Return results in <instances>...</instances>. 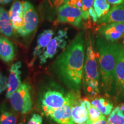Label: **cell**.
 Returning <instances> with one entry per match:
<instances>
[{"label":"cell","instance_id":"1","mask_svg":"<svg viewBox=\"0 0 124 124\" xmlns=\"http://www.w3.org/2000/svg\"><path fill=\"white\" fill-rule=\"evenodd\" d=\"M85 39V31L80 32L49 68L51 73L70 91H80L82 87Z\"/></svg>","mask_w":124,"mask_h":124},{"label":"cell","instance_id":"2","mask_svg":"<svg viewBox=\"0 0 124 124\" xmlns=\"http://www.w3.org/2000/svg\"><path fill=\"white\" fill-rule=\"evenodd\" d=\"M94 42L102 90L107 95H117L115 69L124 46L118 43L108 42L100 35H96Z\"/></svg>","mask_w":124,"mask_h":124},{"label":"cell","instance_id":"3","mask_svg":"<svg viewBox=\"0 0 124 124\" xmlns=\"http://www.w3.org/2000/svg\"><path fill=\"white\" fill-rule=\"evenodd\" d=\"M94 46L92 35L88 32L85 39L83 85L85 94L93 96L97 95L100 93V69Z\"/></svg>","mask_w":124,"mask_h":124},{"label":"cell","instance_id":"4","mask_svg":"<svg viewBox=\"0 0 124 124\" xmlns=\"http://www.w3.org/2000/svg\"><path fill=\"white\" fill-rule=\"evenodd\" d=\"M80 91H67L52 80L45 82L38 94V106L43 114L63 106Z\"/></svg>","mask_w":124,"mask_h":124},{"label":"cell","instance_id":"5","mask_svg":"<svg viewBox=\"0 0 124 124\" xmlns=\"http://www.w3.org/2000/svg\"><path fill=\"white\" fill-rule=\"evenodd\" d=\"M31 89L30 85L24 82L12 94L10 102L14 110L23 114L31 110L33 106Z\"/></svg>","mask_w":124,"mask_h":124},{"label":"cell","instance_id":"6","mask_svg":"<svg viewBox=\"0 0 124 124\" xmlns=\"http://www.w3.org/2000/svg\"><path fill=\"white\" fill-rule=\"evenodd\" d=\"M68 33L66 29H60L51 39L48 45L39 57L40 65H43L56 55L60 50H64L67 44Z\"/></svg>","mask_w":124,"mask_h":124},{"label":"cell","instance_id":"7","mask_svg":"<svg viewBox=\"0 0 124 124\" xmlns=\"http://www.w3.org/2000/svg\"><path fill=\"white\" fill-rule=\"evenodd\" d=\"M23 27L17 31L22 36H25L33 32L38 27L39 20L37 12L33 6L28 1L22 2Z\"/></svg>","mask_w":124,"mask_h":124},{"label":"cell","instance_id":"8","mask_svg":"<svg viewBox=\"0 0 124 124\" xmlns=\"http://www.w3.org/2000/svg\"><path fill=\"white\" fill-rule=\"evenodd\" d=\"M79 96L80 94L79 92L61 108L48 111L45 113V116L59 124H75L71 117L72 108L75 100Z\"/></svg>","mask_w":124,"mask_h":124},{"label":"cell","instance_id":"9","mask_svg":"<svg viewBox=\"0 0 124 124\" xmlns=\"http://www.w3.org/2000/svg\"><path fill=\"white\" fill-rule=\"evenodd\" d=\"M82 21V12L80 9L67 4H65L58 9L57 22L67 23L78 28H81Z\"/></svg>","mask_w":124,"mask_h":124},{"label":"cell","instance_id":"10","mask_svg":"<svg viewBox=\"0 0 124 124\" xmlns=\"http://www.w3.org/2000/svg\"><path fill=\"white\" fill-rule=\"evenodd\" d=\"M98 32L106 41L115 43L124 34V23H110L102 24L98 29Z\"/></svg>","mask_w":124,"mask_h":124},{"label":"cell","instance_id":"11","mask_svg":"<svg viewBox=\"0 0 124 124\" xmlns=\"http://www.w3.org/2000/svg\"><path fill=\"white\" fill-rule=\"evenodd\" d=\"M79 96L72 108L71 117L75 124L86 123L89 120V108L91 103L86 99H80Z\"/></svg>","mask_w":124,"mask_h":124},{"label":"cell","instance_id":"12","mask_svg":"<svg viewBox=\"0 0 124 124\" xmlns=\"http://www.w3.org/2000/svg\"><path fill=\"white\" fill-rule=\"evenodd\" d=\"M21 67H22V64L20 61L13 63L10 67L9 70V75L8 78L7 89L6 93V97L7 99H10L12 94L22 84L21 79Z\"/></svg>","mask_w":124,"mask_h":124},{"label":"cell","instance_id":"13","mask_svg":"<svg viewBox=\"0 0 124 124\" xmlns=\"http://www.w3.org/2000/svg\"><path fill=\"white\" fill-rule=\"evenodd\" d=\"M54 35V31L51 29H46L38 36L37 44L32 53V58L30 62V66L34 64L35 60L43 53L50 42Z\"/></svg>","mask_w":124,"mask_h":124},{"label":"cell","instance_id":"14","mask_svg":"<svg viewBox=\"0 0 124 124\" xmlns=\"http://www.w3.org/2000/svg\"><path fill=\"white\" fill-rule=\"evenodd\" d=\"M110 23H124V1L121 4L113 7L106 15L97 21V24L100 25Z\"/></svg>","mask_w":124,"mask_h":124},{"label":"cell","instance_id":"15","mask_svg":"<svg viewBox=\"0 0 124 124\" xmlns=\"http://www.w3.org/2000/svg\"><path fill=\"white\" fill-rule=\"evenodd\" d=\"M9 15L13 29L17 32L23 27L22 3L16 0L9 10Z\"/></svg>","mask_w":124,"mask_h":124},{"label":"cell","instance_id":"16","mask_svg":"<svg viewBox=\"0 0 124 124\" xmlns=\"http://www.w3.org/2000/svg\"><path fill=\"white\" fill-rule=\"evenodd\" d=\"M117 95H122L124 85V48L121 51L115 69Z\"/></svg>","mask_w":124,"mask_h":124},{"label":"cell","instance_id":"17","mask_svg":"<svg viewBox=\"0 0 124 124\" xmlns=\"http://www.w3.org/2000/svg\"><path fill=\"white\" fill-rule=\"evenodd\" d=\"M15 57V49L11 41L4 36H0V59L5 62H10Z\"/></svg>","mask_w":124,"mask_h":124},{"label":"cell","instance_id":"18","mask_svg":"<svg viewBox=\"0 0 124 124\" xmlns=\"http://www.w3.org/2000/svg\"><path fill=\"white\" fill-rule=\"evenodd\" d=\"M13 32V28L9 13L2 7H0V33L9 38L12 35Z\"/></svg>","mask_w":124,"mask_h":124},{"label":"cell","instance_id":"19","mask_svg":"<svg viewBox=\"0 0 124 124\" xmlns=\"http://www.w3.org/2000/svg\"><path fill=\"white\" fill-rule=\"evenodd\" d=\"M90 103L105 116L110 115L113 110V105L112 103L106 99L102 98H95L91 101Z\"/></svg>","mask_w":124,"mask_h":124},{"label":"cell","instance_id":"20","mask_svg":"<svg viewBox=\"0 0 124 124\" xmlns=\"http://www.w3.org/2000/svg\"><path fill=\"white\" fill-rule=\"evenodd\" d=\"M17 118L16 114L5 103L0 106V124H16Z\"/></svg>","mask_w":124,"mask_h":124},{"label":"cell","instance_id":"21","mask_svg":"<svg viewBox=\"0 0 124 124\" xmlns=\"http://www.w3.org/2000/svg\"><path fill=\"white\" fill-rule=\"evenodd\" d=\"M93 7L99 19L106 15L110 8L107 0H94Z\"/></svg>","mask_w":124,"mask_h":124},{"label":"cell","instance_id":"22","mask_svg":"<svg viewBox=\"0 0 124 124\" xmlns=\"http://www.w3.org/2000/svg\"><path fill=\"white\" fill-rule=\"evenodd\" d=\"M107 124H124V113L118 106L116 107L110 114Z\"/></svg>","mask_w":124,"mask_h":124},{"label":"cell","instance_id":"23","mask_svg":"<svg viewBox=\"0 0 124 124\" xmlns=\"http://www.w3.org/2000/svg\"><path fill=\"white\" fill-rule=\"evenodd\" d=\"M94 0H82V7L81 9L82 19L88 20L90 18L89 10L93 8Z\"/></svg>","mask_w":124,"mask_h":124},{"label":"cell","instance_id":"24","mask_svg":"<svg viewBox=\"0 0 124 124\" xmlns=\"http://www.w3.org/2000/svg\"><path fill=\"white\" fill-rule=\"evenodd\" d=\"M105 117V116L103 114L91 105L89 108V120L86 123L97 121Z\"/></svg>","mask_w":124,"mask_h":124},{"label":"cell","instance_id":"25","mask_svg":"<svg viewBox=\"0 0 124 124\" xmlns=\"http://www.w3.org/2000/svg\"><path fill=\"white\" fill-rule=\"evenodd\" d=\"M28 124H43V118L40 114L35 113L31 116Z\"/></svg>","mask_w":124,"mask_h":124},{"label":"cell","instance_id":"26","mask_svg":"<svg viewBox=\"0 0 124 124\" xmlns=\"http://www.w3.org/2000/svg\"><path fill=\"white\" fill-rule=\"evenodd\" d=\"M8 79L2 73H0V95L7 89Z\"/></svg>","mask_w":124,"mask_h":124},{"label":"cell","instance_id":"27","mask_svg":"<svg viewBox=\"0 0 124 124\" xmlns=\"http://www.w3.org/2000/svg\"><path fill=\"white\" fill-rule=\"evenodd\" d=\"M69 1V0H49V3L52 8L59 9L66 4Z\"/></svg>","mask_w":124,"mask_h":124},{"label":"cell","instance_id":"28","mask_svg":"<svg viewBox=\"0 0 124 124\" xmlns=\"http://www.w3.org/2000/svg\"><path fill=\"white\" fill-rule=\"evenodd\" d=\"M66 4L81 10L82 7V0H69Z\"/></svg>","mask_w":124,"mask_h":124},{"label":"cell","instance_id":"29","mask_svg":"<svg viewBox=\"0 0 124 124\" xmlns=\"http://www.w3.org/2000/svg\"><path fill=\"white\" fill-rule=\"evenodd\" d=\"M89 124H107V120L106 117L103 118L101 119L100 120H98L95 122H91L90 123H87Z\"/></svg>","mask_w":124,"mask_h":124},{"label":"cell","instance_id":"30","mask_svg":"<svg viewBox=\"0 0 124 124\" xmlns=\"http://www.w3.org/2000/svg\"><path fill=\"white\" fill-rule=\"evenodd\" d=\"M110 4H112L113 5H117L121 4L124 1V0H107Z\"/></svg>","mask_w":124,"mask_h":124},{"label":"cell","instance_id":"31","mask_svg":"<svg viewBox=\"0 0 124 124\" xmlns=\"http://www.w3.org/2000/svg\"><path fill=\"white\" fill-rule=\"evenodd\" d=\"M12 0H0V4L5 5L10 2Z\"/></svg>","mask_w":124,"mask_h":124},{"label":"cell","instance_id":"32","mask_svg":"<svg viewBox=\"0 0 124 124\" xmlns=\"http://www.w3.org/2000/svg\"><path fill=\"white\" fill-rule=\"evenodd\" d=\"M119 108H120L121 110L123 111H124V103H122V104H120V105H119Z\"/></svg>","mask_w":124,"mask_h":124},{"label":"cell","instance_id":"33","mask_svg":"<svg viewBox=\"0 0 124 124\" xmlns=\"http://www.w3.org/2000/svg\"><path fill=\"white\" fill-rule=\"evenodd\" d=\"M122 95H124V87H123V93H122Z\"/></svg>","mask_w":124,"mask_h":124},{"label":"cell","instance_id":"34","mask_svg":"<svg viewBox=\"0 0 124 124\" xmlns=\"http://www.w3.org/2000/svg\"><path fill=\"white\" fill-rule=\"evenodd\" d=\"M89 124L87 123H83V124Z\"/></svg>","mask_w":124,"mask_h":124},{"label":"cell","instance_id":"35","mask_svg":"<svg viewBox=\"0 0 124 124\" xmlns=\"http://www.w3.org/2000/svg\"><path fill=\"white\" fill-rule=\"evenodd\" d=\"M123 44H124V41H123Z\"/></svg>","mask_w":124,"mask_h":124},{"label":"cell","instance_id":"36","mask_svg":"<svg viewBox=\"0 0 124 124\" xmlns=\"http://www.w3.org/2000/svg\"><path fill=\"white\" fill-rule=\"evenodd\" d=\"M18 124H23V122H20V123H19Z\"/></svg>","mask_w":124,"mask_h":124}]
</instances>
